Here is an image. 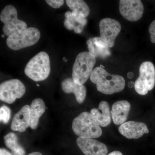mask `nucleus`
Instances as JSON below:
<instances>
[{
	"label": "nucleus",
	"mask_w": 155,
	"mask_h": 155,
	"mask_svg": "<svg viewBox=\"0 0 155 155\" xmlns=\"http://www.w3.org/2000/svg\"><path fill=\"white\" fill-rule=\"evenodd\" d=\"M37 86H38H38H39V84H37Z\"/></svg>",
	"instance_id": "f704fd0d"
},
{
	"label": "nucleus",
	"mask_w": 155,
	"mask_h": 155,
	"mask_svg": "<svg viewBox=\"0 0 155 155\" xmlns=\"http://www.w3.org/2000/svg\"><path fill=\"white\" fill-rule=\"evenodd\" d=\"M25 87L17 79L4 81L0 85V99L7 104H11L17 98H20L25 93Z\"/></svg>",
	"instance_id": "6e6552de"
},
{
	"label": "nucleus",
	"mask_w": 155,
	"mask_h": 155,
	"mask_svg": "<svg viewBox=\"0 0 155 155\" xmlns=\"http://www.w3.org/2000/svg\"><path fill=\"white\" fill-rule=\"evenodd\" d=\"M40 36V32L38 28L29 27L22 33L8 37L6 43L10 49L17 51L35 44Z\"/></svg>",
	"instance_id": "0eeeda50"
},
{
	"label": "nucleus",
	"mask_w": 155,
	"mask_h": 155,
	"mask_svg": "<svg viewBox=\"0 0 155 155\" xmlns=\"http://www.w3.org/2000/svg\"><path fill=\"white\" fill-rule=\"evenodd\" d=\"M64 24L65 27L68 30H74V29H75V26L72 25V23L69 21L68 19H65Z\"/></svg>",
	"instance_id": "a878e982"
},
{
	"label": "nucleus",
	"mask_w": 155,
	"mask_h": 155,
	"mask_svg": "<svg viewBox=\"0 0 155 155\" xmlns=\"http://www.w3.org/2000/svg\"><path fill=\"white\" fill-rule=\"evenodd\" d=\"M11 117V110L7 106H3L0 109V119L1 122L6 124Z\"/></svg>",
	"instance_id": "4be33fe9"
},
{
	"label": "nucleus",
	"mask_w": 155,
	"mask_h": 155,
	"mask_svg": "<svg viewBox=\"0 0 155 155\" xmlns=\"http://www.w3.org/2000/svg\"><path fill=\"white\" fill-rule=\"evenodd\" d=\"M0 155H12L11 153L5 149L1 148L0 150Z\"/></svg>",
	"instance_id": "cd10ccee"
},
{
	"label": "nucleus",
	"mask_w": 155,
	"mask_h": 155,
	"mask_svg": "<svg viewBox=\"0 0 155 155\" xmlns=\"http://www.w3.org/2000/svg\"><path fill=\"white\" fill-rule=\"evenodd\" d=\"M90 80L96 84L98 91L105 94L119 92L125 87L124 78L119 75L110 74L101 67H97L93 69Z\"/></svg>",
	"instance_id": "f257e3e1"
},
{
	"label": "nucleus",
	"mask_w": 155,
	"mask_h": 155,
	"mask_svg": "<svg viewBox=\"0 0 155 155\" xmlns=\"http://www.w3.org/2000/svg\"><path fill=\"white\" fill-rule=\"evenodd\" d=\"M30 107L25 105L15 114L11 125V128L14 131L23 132L30 127Z\"/></svg>",
	"instance_id": "ddd939ff"
},
{
	"label": "nucleus",
	"mask_w": 155,
	"mask_h": 155,
	"mask_svg": "<svg viewBox=\"0 0 155 155\" xmlns=\"http://www.w3.org/2000/svg\"><path fill=\"white\" fill-rule=\"evenodd\" d=\"M67 5L72 11H75L78 14L86 17L89 15L90 8L85 2L82 0H67Z\"/></svg>",
	"instance_id": "6ab92c4d"
},
{
	"label": "nucleus",
	"mask_w": 155,
	"mask_h": 155,
	"mask_svg": "<svg viewBox=\"0 0 155 155\" xmlns=\"http://www.w3.org/2000/svg\"><path fill=\"white\" fill-rule=\"evenodd\" d=\"M84 27V26L83 25H81V24H78L75 27V29L74 30V31L76 33H81L83 30Z\"/></svg>",
	"instance_id": "bb28decb"
},
{
	"label": "nucleus",
	"mask_w": 155,
	"mask_h": 155,
	"mask_svg": "<svg viewBox=\"0 0 155 155\" xmlns=\"http://www.w3.org/2000/svg\"><path fill=\"white\" fill-rule=\"evenodd\" d=\"M119 130L122 135L128 139H138L149 132L145 123L132 121L122 124Z\"/></svg>",
	"instance_id": "f8f14e48"
},
{
	"label": "nucleus",
	"mask_w": 155,
	"mask_h": 155,
	"mask_svg": "<svg viewBox=\"0 0 155 155\" xmlns=\"http://www.w3.org/2000/svg\"><path fill=\"white\" fill-rule=\"evenodd\" d=\"M61 87L64 92L67 94L73 93L76 101L79 104H82L86 96V88L83 85H79L74 82L72 78H66L62 83Z\"/></svg>",
	"instance_id": "dca6fc26"
},
{
	"label": "nucleus",
	"mask_w": 155,
	"mask_h": 155,
	"mask_svg": "<svg viewBox=\"0 0 155 155\" xmlns=\"http://www.w3.org/2000/svg\"><path fill=\"white\" fill-rule=\"evenodd\" d=\"M144 8L140 0H121L119 11L122 17L129 21L135 22L142 17Z\"/></svg>",
	"instance_id": "9d476101"
},
{
	"label": "nucleus",
	"mask_w": 155,
	"mask_h": 155,
	"mask_svg": "<svg viewBox=\"0 0 155 155\" xmlns=\"http://www.w3.org/2000/svg\"><path fill=\"white\" fill-rule=\"evenodd\" d=\"M96 63L95 57L89 52L78 55L72 68V78L74 82L83 85L88 80Z\"/></svg>",
	"instance_id": "7ed1b4c3"
},
{
	"label": "nucleus",
	"mask_w": 155,
	"mask_h": 155,
	"mask_svg": "<svg viewBox=\"0 0 155 155\" xmlns=\"http://www.w3.org/2000/svg\"><path fill=\"white\" fill-rule=\"evenodd\" d=\"M51 71L50 58L47 53L40 52L33 57L25 66L26 76L35 81L46 79Z\"/></svg>",
	"instance_id": "20e7f679"
},
{
	"label": "nucleus",
	"mask_w": 155,
	"mask_h": 155,
	"mask_svg": "<svg viewBox=\"0 0 155 155\" xmlns=\"http://www.w3.org/2000/svg\"><path fill=\"white\" fill-rule=\"evenodd\" d=\"M63 60H64V62H67V59H66V58L65 57H64V58H63Z\"/></svg>",
	"instance_id": "473e14b6"
},
{
	"label": "nucleus",
	"mask_w": 155,
	"mask_h": 155,
	"mask_svg": "<svg viewBox=\"0 0 155 155\" xmlns=\"http://www.w3.org/2000/svg\"><path fill=\"white\" fill-rule=\"evenodd\" d=\"M91 114L98 125L102 127H106L110 124L111 112L107 102H101L98 109H92Z\"/></svg>",
	"instance_id": "2eb2a0df"
},
{
	"label": "nucleus",
	"mask_w": 155,
	"mask_h": 155,
	"mask_svg": "<svg viewBox=\"0 0 155 155\" xmlns=\"http://www.w3.org/2000/svg\"><path fill=\"white\" fill-rule=\"evenodd\" d=\"M130 105L126 101H120L114 103L112 106L111 114L114 124L119 125L125 123L127 119Z\"/></svg>",
	"instance_id": "4468645a"
},
{
	"label": "nucleus",
	"mask_w": 155,
	"mask_h": 155,
	"mask_svg": "<svg viewBox=\"0 0 155 155\" xmlns=\"http://www.w3.org/2000/svg\"><path fill=\"white\" fill-rule=\"evenodd\" d=\"M45 105L40 98L34 100L30 106V127L35 129L38 124L39 119L45 110Z\"/></svg>",
	"instance_id": "f3484780"
},
{
	"label": "nucleus",
	"mask_w": 155,
	"mask_h": 155,
	"mask_svg": "<svg viewBox=\"0 0 155 155\" xmlns=\"http://www.w3.org/2000/svg\"><path fill=\"white\" fill-rule=\"evenodd\" d=\"M149 31L150 35V40L153 43H155V20L150 25Z\"/></svg>",
	"instance_id": "393cba45"
},
{
	"label": "nucleus",
	"mask_w": 155,
	"mask_h": 155,
	"mask_svg": "<svg viewBox=\"0 0 155 155\" xmlns=\"http://www.w3.org/2000/svg\"><path fill=\"white\" fill-rule=\"evenodd\" d=\"M92 39L96 46L101 48L108 47L107 44L101 37L92 38Z\"/></svg>",
	"instance_id": "b1692460"
},
{
	"label": "nucleus",
	"mask_w": 155,
	"mask_h": 155,
	"mask_svg": "<svg viewBox=\"0 0 155 155\" xmlns=\"http://www.w3.org/2000/svg\"><path fill=\"white\" fill-rule=\"evenodd\" d=\"M65 17L66 19H71L76 23H78V24H81L84 26H85L87 23V19H86V17H83L79 14H78L77 16H74L72 15V12L67 11L65 14Z\"/></svg>",
	"instance_id": "412c9836"
},
{
	"label": "nucleus",
	"mask_w": 155,
	"mask_h": 155,
	"mask_svg": "<svg viewBox=\"0 0 155 155\" xmlns=\"http://www.w3.org/2000/svg\"><path fill=\"white\" fill-rule=\"evenodd\" d=\"M101 38L109 48L115 45V39L120 33L121 25L118 21L110 18H104L100 22Z\"/></svg>",
	"instance_id": "1a4fd4ad"
},
{
	"label": "nucleus",
	"mask_w": 155,
	"mask_h": 155,
	"mask_svg": "<svg viewBox=\"0 0 155 155\" xmlns=\"http://www.w3.org/2000/svg\"><path fill=\"white\" fill-rule=\"evenodd\" d=\"M78 147L85 155H107V146L92 138L78 137L76 140Z\"/></svg>",
	"instance_id": "9b49d317"
},
{
	"label": "nucleus",
	"mask_w": 155,
	"mask_h": 155,
	"mask_svg": "<svg viewBox=\"0 0 155 155\" xmlns=\"http://www.w3.org/2000/svg\"><path fill=\"white\" fill-rule=\"evenodd\" d=\"M5 144L12 151L14 155H25L23 148L18 143L17 135L14 133L7 134L4 137Z\"/></svg>",
	"instance_id": "a211bd4d"
},
{
	"label": "nucleus",
	"mask_w": 155,
	"mask_h": 155,
	"mask_svg": "<svg viewBox=\"0 0 155 155\" xmlns=\"http://www.w3.org/2000/svg\"><path fill=\"white\" fill-rule=\"evenodd\" d=\"M139 77L136 80L134 88L138 94L145 95L153 88L155 84V68L150 61H146L140 65Z\"/></svg>",
	"instance_id": "423d86ee"
},
{
	"label": "nucleus",
	"mask_w": 155,
	"mask_h": 155,
	"mask_svg": "<svg viewBox=\"0 0 155 155\" xmlns=\"http://www.w3.org/2000/svg\"><path fill=\"white\" fill-rule=\"evenodd\" d=\"M4 36H5V35H2V37L3 38L4 37Z\"/></svg>",
	"instance_id": "72a5a7b5"
},
{
	"label": "nucleus",
	"mask_w": 155,
	"mask_h": 155,
	"mask_svg": "<svg viewBox=\"0 0 155 155\" xmlns=\"http://www.w3.org/2000/svg\"><path fill=\"white\" fill-rule=\"evenodd\" d=\"M72 128L76 135L83 138H98L102 134L100 125L88 112H83L75 118L72 122Z\"/></svg>",
	"instance_id": "f03ea898"
},
{
	"label": "nucleus",
	"mask_w": 155,
	"mask_h": 155,
	"mask_svg": "<svg viewBox=\"0 0 155 155\" xmlns=\"http://www.w3.org/2000/svg\"><path fill=\"white\" fill-rule=\"evenodd\" d=\"M107 155H123L121 152L119 151H114Z\"/></svg>",
	"instance_id": "c85d7f7f"
},
{
	"label": "nucleus",
	"mask_w": 155,
	"mask_h": 155,
	"mask_svg": "<svg viewBox=\"0 0 155 155\" xmlns=\"http://www.w3.org/2000/svg\"><path fill=\"white\" fill-rule=\"evenodd\" d=\"M89 50V52L91 53L96 57L105 58L111 54V52L109 47L101 48L98 47L95 45L93 41L92 38H89L87 41Z\"/></svg>",
	"instance_id": "aec40b11"
},
{
	"label": "nucleus",
	"mask_w": 155,
	"mask_h": 155,
	"mask_svg": "<svg viewBox=\"0 0 155 155\" xmlns=\"http://www.w3.org/2000/svg\"><path fill=\"white\" fill-rule=\"evenodd\" d=\"M134 76V74L132 72H129L128 73H127V77L128 78H130V79H131Z\"/></svg>",
	"instance_id": "7c9ffc66"
},
{
	"label": "nucleus",
	"mask_w": 155,
	"mask_h": 155,
	"mask_svg": "<svg viewBox=\"0 0 155 155\" xmlns=\"http://www.w3.org/2000/svg\"><path fill=\"white\" fill-rule=\"evenodd\" d=\"M127 86H128V87H130V88H133V87L134 86V83L133 81H129L128 83V84H127Z\"/></svg>",
	"instance_id": "c756f323"
},
{
	"label": "nucleus",
	"mask_w": 155,
	"mask_h": 155,
	"mask_svg": "<svg viewBox=\"0 0 155 155\" xmlns=\"http://www.w3.org/2000/svg\"><path fill=\"white\" fill-rule=\"evenodd\" d=\"M0 19L5 24L3 32L8 37L22 33L27 28L26 22L18 19L17 9L11 5L6 6L2 11Z\"/></svg>",
	"instance_id": "39448f33"
},
{
	"label": "nucleus",
	"mask_w": 155,
	"mask_h": 155,
	"mask_svg": "<svg viewBox=\"0 0 155 155\" xmlns=\"http://www.w3.org/2000/svg\"><path fill=\"white\" fill-rule=\"evenodd\" d=\"M45 2L51 7L55 9L61 8L64 3V0H47L45 1Z\"/></svg>",
	"instance_id": "5701e85b"
},
{
	"label": "nucleus",
	"mask_w": 155,
	"mask_h": 155,
	"mask_svg": "<svg viewBox=\"0 0 155 155\" xmlns=\"http://www.w3.org/2000/svg\"><path fill=\"white\" fill-rule=\"evenodd\" d=\"M28 155H42V154L41 153L35 152L31 153L29 154Z\"/></svg>",
	"instance_id": "2f4dec72"
}]
</instances>
